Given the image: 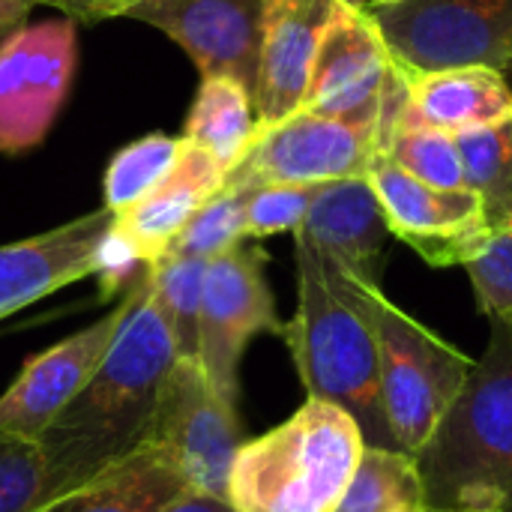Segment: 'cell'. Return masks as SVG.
Masks as SVG:
<instances>
[{
	"label": "cell",
	"mask_w": 512,
	"mask_h": 512,
	"mask_svg": "<svg viewBox=\"0 0 512 512\" xmlns=\"http://www.w3.org/2000/svg\"><path fill=\"white\" fill-rule=\"evenodd\" d=\"M225 180V168L207 150L183 138L177 165L168 177L138 204L117 213L111 231L141 258V264H153L171 249L189 219L225 186Z\"/></svg>",
	"instance_id": "ac0fdd59"
},
{
	"label": "cell",
	"mask_w": 512,
	"mask_h": 512,
	"mask_svg": "<svg viewBox=\"0 0 512 512\" xmlns=\"http://www.w3.org/2000/svg\"><path fill=\"white\" fill-rule=\"evenodd\" d=\"M417 512H444V510H429V507H423V510H417Z\"/></svg>",
	"instance_id": "d590c367"
},
{
	"label": "cell",
	"mask_w": 512,
	"mask_h": 512,
	"mask_svg": "<svg viewBox=\"0 0 512 512\" xmlns=\"http://www.w3.org/2000/svg\"><path fill=\"white\" fill-rule=\"evenodd\" d=\"M162 512H237L228 501L222 498H210V495H198V492H183L180 498H174Z\"/></svg>",
	"instance_id": "1f68e13d"
},
{
	"label": "cell",
	"mask_w": 512,
	"mask_h": 512,
	"mask_svg": "<svg viewBox=\"0 0 512 512\" xmlns=\"http://www.w3.org/2000/svg\"><path fill=\"white\" fill-rule=\"evenodd\" d=\"M366 303L378 339L384 420L396 450L417 459L462 393L474 360L399 309L384 288H369Z\"/></svg>",
	"instance_id": "5b68a950"
},
{
	"label": "cell",
	"mask_w": 512,
	"mask_h": 512,
	"mask_svg": "<svg viewBox=\"0 0 512 512\" xmlns=\"http://www.w3.org/2000/svg\"><path fill=\"white\" fill-rule=\"evenodd\" d=\"M468 189L477 192L492 234L512 231V117L477 132L456 135Z\"/></svg>",
	"instance_id": "603a6c76"
},
{
	"label": "cell",
	"mask_w": 512,
	"mask_h": 512,
	"mask_svg": "<svg viewBox=\"0 0 512 512\" xmlns=\"http://www.w3.org/2000/svg\"><path fill=\"white\" fill-rule=\"evenodd\" d=\"M426 507L417 462L399 450L366 447L333 512H417Z\"/></svg>",
	"instance_id": "7402d4cb"
},
{
	"label": "cell",
	"mask_w": 512,
	"mask_h": 512,
	"mask_svg": "<svg viewBox=\"0 0 512 512\" xmlns=\"http://www.w3.org/2000/svg\"><path fill=\"white\" fill-rule=\"evenodd\" d=\"M333 0H270L258 54V129L297 114L306 99L315 51Z\"/></svg>",
	"instance_id": "2e32d148"
},
{
	"label": "cell",
	"mask_w": 512,
	"mask_h": 512,
	"mask_svg": "<svg viewBox=\"0 0 512 512\" xmlns=\"http://www.w3.org/2000/svg\"><path fill=\"white\" fill-rule=\"evenodd\" d=\"M246 201L249 189L222 186L180 231L168 252L192 255V258H216L246 240Z\"/></svg>",
	"instance_id": "4316f807"
},
{
	"label": "cell",
	"mask_w": 512,
	"mask_h": 512,
	"mask_svg": "<svg viewBox=\"0 0 512 512\" xmlns=\"http://www.w3.org/2000/svg\"><path fill=\"white\" fill-rule=\"evenodd\" d=\"M512 117V90L501 69L453 66L411 75V120L465 135Z\"/></svg>",
	"instance_id": "d6986e66"
},
{
	"label": "cell",
	"mask_w": 512,
	"mask_h": 512,
	"mask_svg": "<svg viewBox=\"0 0 512 512\" xmlns=\"http://www.w3.org/2000/svg\"><path fill=\"white\" fill-rule=\"evenodd\" d=\"M378 156H387L405 174H411L429 186L468 189L465 162H462L456 135L411 120V105H408L405 120L393 129V135L387 138V144Z\"/></svg>",
	"instance_id": "484cf974"
},
{
	"label": "cell",
	"mask_w": 512,
	"mask_h": 512,
	"mask_svg": "<svg viewBox=\"0 0 512 512\" xmlns=\"http://www.w3.org/2000/svg\"><path fill=\"white\" fill-rule=\"evenodd\" d=\"M477 309L486 318L512 321V231H498L465 264Z\"/></svg>",
	"instance_id": "f546056e"
},
{
	"label": "cell",
	"mask_w": 512,
	"mask_h": 512,
	"mask_svg": "<svg viewBox=\"0 0 512 512\" xmlns=\"http://www.w3.org/2000/svg\"><path fill=\"white\" fill-rule=\"evenodd\" d=\"M360 6H366V9H381V6H393V3H399V0H357Z\"/></svg>",
	"instance_id": "836d02e7"
},
{
	"label": "cell",
	"mask_w": 512,
	"mask_h": 512,
	"mask_svg": "<svg viewBox=\"0 0 512 512\" xmlns=\"http://www.w3.org/2000/svg\"><path fill=\"white\" fill-rule=\"evenodd\" d=\"M378 156V126L297 111L276 126L258 129L246 156L228 174V186L258 189L273 183L324 186L366 177Z\"/></svg>",
	"instance_id": "9c48e42d"
},
{
	"label": "cell",
	"mask_w": 512,
	"mask_h": 512,
	"mask_svg": "<svg viewBox=\"0 0 512 512\" xmlns=\"http://www.w3.org/2000/svg\"><path fill=\"white\" fill-rule=\"evenodd\" d=\"M72 18L21 24L0 45V156L42 144L54 126L78 57Z\"/></svg>",
	"instance_id": "30bf717a"
},
{
	"label": "cell",
	"mask_w": 512,
	"mask_h": 512,
	"mask_svg": "<svg viewBox=\"0 0 512 512\" xmlns=\"http://www.w3.org/2000/svg\"><path fill=\"white\" fill-rule=\"evenodd\" d=\"M48 504V465L36 438L0 429V512H39Z\"/></svg>",
	"instance_id": "83f0119b"
},
{
	"label": "cell",
	"mask_w": 512,
	"mask_h": 512,
	"mask_svg": "<svg viewBox=\"0 0 512 512\" xmlns=\"http://www.w3.org/2000/svg\"><path fill=\"white\" fill-rule=\"evenodd\" d=\"M129 294V312L96 375L36 438L48 465V501L90 483L147 441L177 348L150 294L147 267Z\"/></svg>",
	"instance_id": "6da1fadb"
},
{
	"label": "cell",
	"mask_w": 512,
	"mask_h": 512,
	"mask_svg": "<svg viewBox=\"0 0 512 512\" xmlns=\"http://www.w3.org/2000/svg\"><path fill=\"white\" fill-rule=\"evenodd\" d=\"M114 213L99 207L51 231L0 246V321L96 273L99 243Z\"/></svg>",
	"instance_id": "9a60e30c"
},
{
	"label": "cell",
	"mask_w": 512,
	"mask_h": 512,
	"mask_svg": "<svg viewBox=\"0 0 512 512\" xmlns=\"http://www.w3.org/2000/svg\"><path fill=\"white\" fill-rule=\"evenodd\" d=\"M363 450L354 417L309 399L282 426L243 441L228 474V504L237 512H333Z\"/></svg>",
	"instance_id": "277c9868"
},
{
	"label": "cell",
	"mask_w": 512,
	"mask_h": 512,
	"mask_svg": "<svg viewBox=\"0 0 512 512\" xmlns=\"http://www.w3.org/2000/svg\"><path fill=\"white\" fill-rule=\"evenodd\" d=\"M390 69L393 54L372 12L357 0H333L300 111L378 126Z\"/></svg>",
	"instance_id": "7c38bea8"
},
{
	"label": "cell",
	"mask_w": 512,
	"mask_h": 512,
	"mask_svg": "<svg viewBox=\"0 0 512 512\" xmlns=\"http://www.w3.org/2000/svg\"><path fill=\"white\" fill-rule=\"evenodd\" d=\"M390 237L414 249L429 267H465L492 237L474 189H438L375 156L366 171Z\"/></svg>",
	"instance_id": "8fae6325"
},
{
	"label": "cell",
	"mask_w": 512,
	"mask_h": 512,
	"mask_svg": "<svg viewBox=\"0 0 512 512\" xmlns=\"http://www.w3.org/2000/svg\"><path fill=\"white\" fill-rule=\"evenodd\" d=\"M45 3L57 12H63L66 18H72L75 24H96V21H108V18H123L132 6L144 3V0H36Z\"/></svg>",
	"instance_id": "4dcf8cb0"
},
{
	"label": "cell",
	"mask_w": 512,
	"mask_h": 512,
	"mask_svg": "<svg viewBox=\"0 0 512 512\" xmlns=\"http://www.w3.org/2000/svg\"><path fill=\"white\" fill-rule=\"evenodd\" d=\"M504 78H507V84H510V90H512V60L507 63V69H504Z\"/></svg>",
	"instance_id": "e575fe53"
},
{
	"label": "cell",
	"mask_w": 512,
	"mask_h": 512,
	"mask_svg": "<svg viewBox=\"0 0 512 512\" xmlns=\"http://www.w3.org/2000/svg\"><path fill=\"white\" fill-rule=\"evenodd\" d=\"M183 492L189 489L168 459L150 444H141L135 453L75 492L48 501L39 512H162Z\"/></svg>",
	"instance_id": "ffe728a7"
},
{
	"label": "cell",
	"mask_w": 512,
	"mask_h": 512,
	"mask_svg": "<svg viewBox=\"0 0 512 512\" xmlns=\"http://www.w3.org/2000/svg\"><path fill=\"white\" fill-rule=\"evenodd\" d=\"M180 147H183V138L168 135V132H150L120 147L105 168V180H102L105 204L102 207L117 216L129 210L132 204H138L144 195H150L177 165Z\"/></svg>",
	"instance_id": "d4e9b609"
},
{
	"label": "cell",
	"mask_w": 512,
	"mask_h": 512,
	"mask_svg": "<svg viewBox=\"0 0 512 512\" xmlns=\"http://www.w3.org/2000/svg\"><path fill=\"white\" fill-rule=\"evenodd\" d=\"M129 291L99 321L24 360L18 378L6 387V393H0L3 432L39 438L54 423V417L87 387L129 312Z\"/></svg>",
	"instance_id": "5bb4252c"
},
{
	"label": "cell",
	"mask_w": 512,
	"mask_h": 512,
	"mask_svg": "<svg viewBox=\"0 0 512 512\" xmlns=\"http://www.w3.org/2000/svg\"><path fill=\"white\" fill-rule=\"evenodd\" d=\"M258 135V114L255 96L246 84L228 75L201 78L195 102L186 114L183 138L207 150L225 174L246 156Z\"/></svg>",
	"instance_id": "44dd1931"
},
{
	"label": "cell",
	"mask_w": 512,
	"mask_h": 512,
	"mask_svg": "<svg viewBox=\"0 0 512 512\" xmlns=\"http://www.w3.org/2000/svg\"><path fill=\"white\" fill-rule=\"evenodd\" d=\"M267 6L270 0H144L123 18L144 21L177 42L201 78L228 75L255 96Z\"/></svg>",
	"instance_id": "4fadbf2b"
},
{
	"label": "cell",
	"mask_w": 512,
	"mask_h": 512,
	"mask_svg": "<svg viewBox=\"0 0 512 512\" xmlns=\"http://www.w3.org/2000/svg\"><path fill=\"white\" fill-rule=\"evenodd\" d=\"M369 12L408 75L453 66L504 72L512 60V0H399Z\"/></svg>",
	"instance_id": "8992f818"
},
{
	"label": "cell",
	"mask_w": 512,
	"mask_h": 512,
	"mask_svg": "<svg viewBox=\"0 0 512 512\" xmlns=\"http://www.w3.org/2000/svg\"><path fill=\"white\" fill-rule=\"evenodd\" d=\"M207 261L192 255L165 252L159 261L147 264L150 294L171 330L177 360L198 357V330H201V297H204Z\"/></svg>",
	"instance_id": "cb8c5ba5"
},
{
	"label": "cell",
	"mask_w": 512,
	"mask_h": 512,
	"mask_svg": "<svg viewBox=\"0 0 512 512\" xmlns=\"http://www.w3.org/2000/svg\"><path fill=\"white\" fill-rule=\"evenodd\" d=\"M267 255L255 240L207 261L201 330H198V366L210 387L237 405L240 360L258 333H282L273 291L264 276Z\"/></svg>",
	"instance_id": "ba28073f"
},
{
	"label": "cell",
	"mask_w": 512,
	"mask_h": 512,
	"mask_svg": "<svg viewBox=\"0 0 512 512\" xmlns=\"http://www.w3.org/2000/svg\"><path fill=\"white\" fill-rule=\"evenodd\" d=\"M294 234L315 243L360 282L381 288L390 228L369 177L318 186L312 207Z\"/></svg>",
	"instance_id": "e0dca14e"
},
{
	"label": "cell",
	"mask_w": 512,
	"mask_h": 512,
	"mask_svg": "<svg viewBox=\"0 0 512 512\" xmlns=\"http://www.w3.org/2000/svg\"><path fill=\"white\" fill-rule=\"evenodd\" d=\"M189 492L228 501V474L243 447L237 405L219 396L198 360H177L159 390L147 441Z\"/></svg>",
	"instance_id": "52a82bcc"
},
{
	"label": "cell",
	"mask_w": 512,
	"mask_h": 512,
	"mask_svg": "<svg viewBox=\"0 0 512 512\" xmlns=\"http://www.w3.org/2000/svg\"><path fill=\"white\" fill-rule=\"evenodd\" d=\"M297 309L282 339L309 399L342 408L363 432L366 447L396 450L384 420L378 339L369 315V288L306 237L294 234Z\"/></svg>",
	"instance_id": "7a4b0ae2"
},
{
	"label": "cell",
	"mask_w": 512,
	"mask_h": 512,
	"mask_svg": "<svg viewBox=\"0 0 512 512\" xmlns=\"http://www.w3.org/2000/svg\"><path fill=\"white\" fill-rule=\"evenodd\" d=\"M33 6H36V0H0V45L21 24H27V15Z\"/></svg>",
	"instance_id": "d6a6232c"
},
{
	"label": "cell",
	"mask_w": 512,
	"mask_h": 512,
	"mask_svg": "<svg viewBox=\"0 0 512 512\" xmlns=\"http://www.w3.org/2000/svg\"><path fill=\"white\" fill-rule=\"evenodd\" d=\"M414 462L429 510L512 512V321L489 318L483 357Z\"/></svg>",
	"instance_id": "3957f363"
},
{
	"label": "cell",
	"mask_w": 512,
	"mask_h": 512,
	"mask_svg": "<svg viewBox=\"0 0 512 512\" xmlns=\"http://www.w3.org/2000/svg\"><path fill=\"white\" fill-rule=\"evenodd\" d=\"M318 186H258L246 201V240H264L276 234H294L315 198Z\"/></svg>",
	"instance_id": "f1b7e54d"
}]
</instances>
